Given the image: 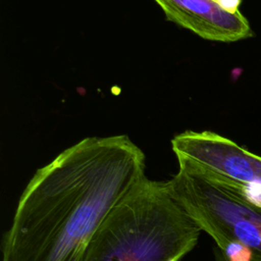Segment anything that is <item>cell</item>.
I'll return each instance as SVG.
<instances>
[{
    "label": "cell",
    "mask_w": 261,
    "mask_h": 261,
    "mask_svg": "<svg viewBox=\"0 0 261 261\" xmlns=\"http://www.w3.org/2000/svg\"><path fill=\"white\" fill-rule=\"evenodd\" d=\"M167 20L194 32L199 37L218 42L251 38L248 19L239 11L231 13L214 0H154Z\"/></svg>",
    "instance_id": "5"
},
{
    "label": "cell",
    "mask_w": 261,
    "mask_h": 261,
    "mask_svg": "<svg viewBox=\"0 0 261 261\" xmlns=\"http://www.w3.org/2000/svg\"><path fill=\"white\" fill-rule=\"evenodd\" d=\"M213 255H214V261H230L228 257L225 255V253L222 252L217 247L213 249Z\"/></svg>",
    "instance_id": "7"
},
{
    "label": "cell",
    "mask_w": 261,
    "mask_h": 261,
    "mask_svg": "<svg viewBox=\"0 0 261 261\" xmlns=\"http://www.w3.org/2000/svg\"><path fill=\"white\" fill-rule=\"evenodd\" d=\"M200 232L167 182L147 177L110 211L81 261H180Z\"/></svg>",
    "instance_id": "2"
},
{
    "label": "cell",
    "mask_w": 261,
    "mask_h": 261,
    "mask_svg": "<svg viewBox=\"0 0 261 261\" xmlns=\"http://www.w3.org/2000/svg\"><path fill=\"white\" fill-rule=\"evenodd\" d=\"M146 178L145 154L125 135L65 149L21 193L2 261H81L110 211Z\"/></svg>",
    "instance_id": "1"
},
{
    "label": "cell",
    "mask_w": 261,
    "mask_h": 261,
    "mask_svg": "<svg viewBox=\"0 0 261 261\" xmlns=\"http://www.w3.org/2000/svg\"><path fill=\"white\" fill-rule=\"evenodd\" d=\"M177 159L188 160L261 206V157L212 132L187 130L171 140Z\"/></svg>",
    "instance_id": "4"
},
{
    "label": "cell",
    "mask_w": 261,
    "mask_h": 261,
    "mask_svg": "<svg viewBox=\"0 0 261 261\" xmlns=\"http://www.w3.org/2000/svg\"><path fill=\"white\" fill-rule=\"evenodd\" d=\"M178 171L166 180L172 198L212 238L222 252L240 244L261 261V206L194 163L177 159Z\"/></svg>",
    "instance_id": "3"
},
{
    "label": "cell",
    "mask_w": 261,
    "mask_h": 261,
    "mask_svg": "<svg viewBox=\"0 0 261 261\" xmlns=\"http://www.w3.org/2000/svg\"><path fill=\"white\" fill-rule=\"evenodd\" d=\"M220 7L225 9L228 12L236 13L239 12V7L242 3V0H214Z\"/></svg>",
    "instance_id": "6"
}]
</instances>
